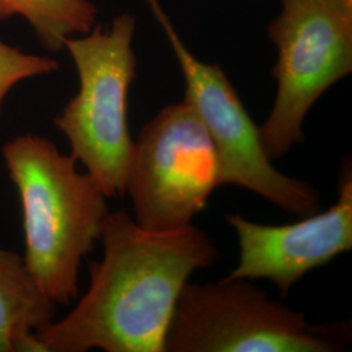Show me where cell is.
Listing matches in <instances>:
<instances>
[{
  "label": "cell",
  "instance_id": "cell-1",
  "mask_svg": "<svg viewBox=\"0 0 352 352\" xmlns=\"http://www.w3.org/2000/svg\"><path fill=\"white\" fill-rule=\"evenodd\" d=\"M103 256L75 308L34 334L36 352H164L176 302L190 276L218 250L193 225L151 231L124 210L102 225Z\"/></svg>",
  "mask_w": 352,
  "mask_h": 352
},
{
  "label": "cell",
  "instance_id": "cell-2",
  "mask_svg": "<svg viewBox=\"0 0 352 352\" xmlns=\"http://www.w3.org/2000/svg\"><path fill=\"white\" fill-rule=\"evenodd\" d=\"M1 155L21 205L26 270L51 302L67 305L78 296L82 261L101 239L107 196L46 138L19 135Z\"/></svg>",
  "mask_w": 352,
  "mask_h": 352
},
{
  "label": "cell",
  "instance_id": "cell-3",
  "mask_svg": "<svg viewBox=\"0 0 352 352\" xmlns=\"http://www.w3.org/2000/svg\"><path fill=\"white\" fill-rule=\"evenodd\" d=\"M136 19L116 16L110 28L96 25L69 38L64 49L72 58L78 90L52 122L107 197L122 196L135 149L128 124L129 89L136 77L133 50Z\"/></svg>",
  "mask_w": 352,
  "mask_h": 352
},
{
  "label": "cell",
  "instance_id": "cell-4",
  "mask_svg": "<svg viewBox=\"0 0 352 352\" xmlns=\"http://www.w3.org/2000/svg\"><path fill=\"white\" fill-rule=\"evenodd\" d=\"M350 327L314 325L248 279L187 282L176 302L164 352H338Z\"/></svg>",
  "mask_w": 352,
  "mask_h": 352
},
{
  "label": "cell",
  "instance_id": "cell-5",
  "mask_svg": "<svg viewBox=\"0 0 352 352\" xmlns=\"http://www.w3.org/2000/svg\"><path fill=\"white\" fill-rule=\"evenodd\" d=\"M267 34L277 47V94L260 126L265 153L277 161L304 141L307 115L352 72V17L327 0H280Z\"/></svg>",
  "mask_w": 352,
  "mask_h": 352
},
{
  "label": "cell",
  "instance_id": "cell-6",
  "mask_svg": "<svg viewBox=\"0 0 352 352\" xmlns=\"http://www.w3.org/2000/svg\"><path fill=\"white\" fill-rule=\"evenodd\" d=\"M221 186L213 140L186 100L166 106L141 128L124 190L140 226L151 231L189 226Z\"/></svg>",
  "mask_w": 352,
  "mask_h": 352
},
{
  "label": "cell",
  "instance_id": "cell-7",
  "mask_svg": "<svg viewBox=\"0 0 352 352\" xmlns=\"http://www.w3.org/2000/svg\"><path fill=\"white\" fill-rule=\"evenodd\" d=\"M173 47L186 81V97L212 138L223 184L248 189L286 213L307 217L318 212L320 193L309 183L277 170L265 153L256 126L219 64L193 55L176 33L160 0H146Z\"/></svg>",
  "mask_w": 352,
  "mask_h": 352
},
{
  "label": "cell",
  "instance_id": "cell-8",
  "mask_svg": "<svg viewBox=\"0 0 352 352\" xmlns=\"http://www.w3.org/2000/svg\"><path fill=\"white\" fill-rule=\"evenodd\" d=\"M235 230L239 261L227 276L236 279H267L286 296L305 274L352 250V166L344 160L338 176V197L322 213L302 221L269 226L240 214H227Z\"/></svg>",
  "mask_w": 352,
  "mask_h": 352
},
{
  "label": "cell",
  "instance_id": "cell-9",
  "mask_svg": "<svg viewBox=\"0 0 352 352\" xmlns=\"http://www.w3.org/2000/svg\"><path fill=\"white\" fill-rule=\"evenodd\" d=\"M55 314L56 304L29 276L23 254L0 248V352H36L34 334Z\"/></svg>",
  "mask_w": 352,
  "mask_h": 352
},
{
  "label": "cell",
  "instance_id": "cell-10",
  "mask_svg": "<svg viewBox=\"0 0 352 352\" xmlns=\"http://www.w3.org/2000/svg\"><path fill=\"white\" fill-rule=\"evenodd\" d=\"M98 12L91 0H0V20L24 17L39 45L54 54L97 25Z\"/></svg>",
  "mask_w": 352,
  "mask_h": 352
},
{
  "label": "cell",
  "instance_id": "cell-11",
  "mask_svg": "<svg viewBox=\"0 0 352 352\" xmlns=\"http://www.w3.org/2000/svg\"><path fill=\"white\" fill-rule=\"evenodd\" d=\"M58 69L56 59L26 54L0 39V119L4 101L17 84L28 78L51 75Z\"/></svg>",
  "mask_w": 352,
  "mask_h": 352
},
{
  "label": "cell",
  "instance_id": "cell-12",
  "mask_svg": "<svg viewBox=\"0 0 352 352\" xmlns=\"http://www.w3.org/2000/svg\"><path fill=\"white\" fill-rule=\"evenodd\" d=\"M336 10L340 12L352 17V0H327Z\"/></svg>",
  "mask_w": 352,
  "mask_h": 352
}]
</instances>
